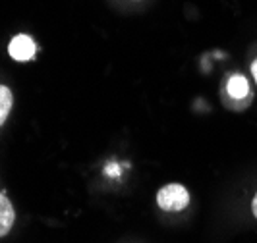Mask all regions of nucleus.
Segmentation results:
<instances>
[{
	"instance_id": "nucleus-1",
	"label": "nucleus",
	"mask_w": 257,
	"mask_h": 243,
	"mask_svg": "<svg viewBox=\"0 0 257 243\" xmlns=\"http://www.w3.org/2000/svg\"><path fill=\"white\" fill-rule=\"evenodd\" d=\"M157 203L163 210L178 212V210H184L188 206L190 193L180 183H168L165 187H161V191L157 193Z\"/></svg>"
},
{
	"instance_id": "nucleus-2",
	"label": "nucleus",
	"mask_w": 257,
	"mask_h": 243,
	"mask_svg": "<svg viewBox=\"0 0 257 243\" xmlns=\"http://www.w3.org/2000/svg\"><path fill=\"white\" fill-rule=\"evenodd\" d=\"M8 52L14 60L18 62H27L31 58H35V52H37V47H35V41L29 37V35H18L10 41V47H8Z\"/></svg>"
},
{
	"instance_id": "nucleus-3",
	"label": "nucleus",
	"mask_w": 257,
	"mask_h": 243,
	"mask_svg": "<svg viewBox=\"0 0 257 243\" xmlns=\"http://www.w3.org/2000/svg\"><path fill=\"white\" fill-rule=\"evenodd\" d=\"M14 220H16V212H14L12 203L8 201L6 193L0 191V237L12 230Z\"/></svg>"
},
{
	"instance_id": "nucleus-4",
	"label": "nucleus",
	"mask_w": 257,
	"mask_h": 243,
	"mask_svg": "<svg viewBox=\"0 0 257 243\" xmlns=\"http://www.w3.org/2000/svg\"><path fill=\"white\" fill-rule=\"evenodd\" d=\"M226 91H228V95H230L232 99L240 101V99H245V97L249 95V83H247V79H245L244 76L236 74V76H232L230 79H228Z\"/></svg>"
},
{
	"instance_id": "nucleus-5",
	"label": "nucleus",
	"mask_w": 257,
	"mask_h": 243,
	"mask_svg": "<svg viewBox=\"0 0 257 243\" xmlns=\"http://www.w3.org/2000/svg\"><path fill=\"white\" fill-rule=\"evenodd\" d=\"M12 103H14L12 91L8 89L6 85H0V126L6 122V118L10 114Z\"/></svg>"
},
{
	"instance_id": "nucleus-6",
	"label": "nucleus",
	"mask_w": 257,
	"mask_h": 243,
	"mask_svg": "<svg viewBox=\"0 0 257 243\" xmlns=\"http://www.w3.org/2000/svg\"><path fill=\"white\" fill-rule=\"evenodd\" d=\"M118 170H120V168L114 166V164H112V166H106V174H110V176H116V174H118Z\"/></svg>"
},
{
	"instance_id": "nucleus-7",
	"label": "nucleus",
	"mask_w": 257,
	"mask_h": 243,
	"mask_svg": "<svg viewBox=\"0 0 257 243\" xmlns=\"http://www.w3.org/2000/svg\"><path fill=\"white\" fill-rule=\"evenodd\" d=\"M251 74H253V79L257 81V60L253 62V64H251Z\"/></svg>"
},
{
	"instance_id": "nucleus-8",
	"label": "nucleus",
	"mask_w": 257,
	"mask_h": 243,
	"mask_svg": "<svg viewBox=\"0 0 257 243\" xmlns=\"http://www.w3.org/2000/svg\"><path fill=\"white\" fill-rule=\"evenodd\" d=\"M251 208H253V214H255V218H257V193H255V197H253V203H251Z\"/></svg>"
}]
</instances>
